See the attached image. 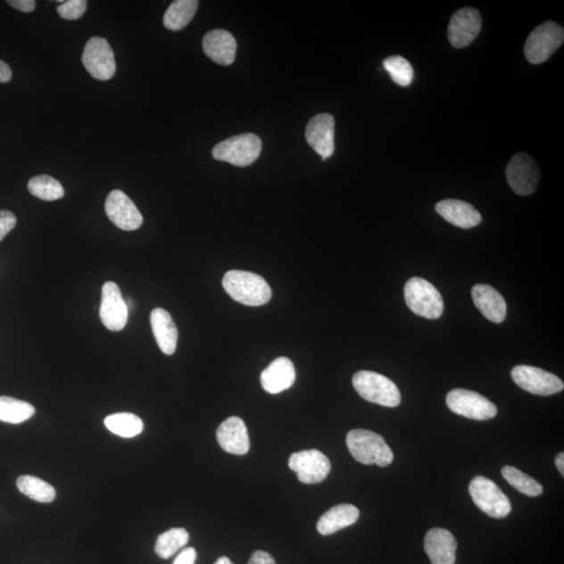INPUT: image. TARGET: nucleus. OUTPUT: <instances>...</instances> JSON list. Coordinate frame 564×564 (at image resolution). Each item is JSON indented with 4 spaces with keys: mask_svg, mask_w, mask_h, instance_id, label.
Returning <instances> with one entry per match:
<instances>
[{
    "mask_svg": "<svg viewBox=\"0 0 564 564\" xmlns=\"http://www.w3.org/2000/svg\"><path fill=\"white\" fill-rule=\"evenodd\" d=\"M223 286L236 302L248 306H261L272 297L271 286L261 275L232 270L225 274Z\"/></svg>",
    "mask_w": 564,
    "mask_h": 564,
    "instance_id": "nucleus-1",
    "label": "nucleus"
},
{
    "mask_svg": "<svg viewBox=\"0 0 564 564\" xmlns=\"http://www.w3.org/2000/svg\"><path fill=\"white\" fill-rule=\"evenodd\" d=\"M346 444L352 456L361 464L386 468L394 461V452L377 433L360 428L352 430L347 434Z\"/></svg>",
    "mask_w": 564,
    "mask_h": 564,
    "instance_id": "nucleus-2",
    "label": "nucleus"
},
{
    "mask_svg": "<svg viewBox=\"0 0 564 564\" xmlns=\"http://www.w3.org/2000/svg\"><path fill=\"white\" fill-rule=\"evenodd\" d=\"M352 384L365 401L387 408H395L402 402L397 386L390 378L372 371H359L354 374Z\"/></svg>",
    "mask_w": 564,
    "mask_h": 564,
    "instance_id": "nucleus-3",
    "label": "nucleus"
},
{
    "mask_svg": "<svg viewBox=\"0 0 564 564\" xmlns=\"http://www.w3.org/2000/svg\"><path fill=\"white\" fill-rule=\"evenodd\" d=\"M404 300L408 308L427 319H438L444 314V303L439 291L431 282L413 278L404 286Z\"/></svg>",
    "mask_w": 564,
    "mask_h": 564,
    "instance_id": "nucleus-4",
    "label": "nucleus"
},
{
    "mask_svg": "<svg viewBox=\"0 0 564 564\" xmlns=\"http://www.w3.org/2000/svg\"><path fill=\"white\" fill-rule=\"evenodd\" d=\"M261 152V140L255 134L237 135L214 146L212 156L219 162L245 168L254 163Z\"/></svg>",
    "mask_w": 564,
    "mask_h": 564,
    "instance_id": "nucleus-5",
    "label": "nucleus"
},
{
    "mask_svg": "<svg viewBox=\"0 0 564 564\" xmlns=\"http://www.w3.org/2000/svg\"><path fill=\"white\" fill-rule=\"evenodd\" d=\"M564 41V29L560 24L547 21L537 27L525 43V57L529 63L538 65L549 60Z\"/></svg>",
    "mask_w": 564,
    "mask_h": 564,
    "instance_id": "nucleus-6",
    "label": "nucleus"
},
{
    "mask_svg": "<svg viewBox=\"0 0 564 564\" xmlns=\"http://www.w3.org/2000/svg\"><path fill=\"white\" fill-rule=\"evenodd\" d=\"M469 494L483 512L494 518H504L512 508L508 496L488 477L477 476L469 484Z\"/></svg>",
    "mask_w": 564,
    "mask_h": 564,
    "instance_id": "nucleus-7",
    "label": "nucleus"
},
{
    "mask_svg": "<svg viewBox=\"0 0 564 564\" xmlns=\"http://www.w3.org/2000/svg\"><path fill=\"white\" fill-rule=\"evenodd\" d=\"M447 407L452 412L466 419L489 420L498 414L495 404L477 392L465 389H453L446 396Z\"/></svg>",
    "mask_w": 564,
    "mask_h": 564,
    "instance_id": "nucleus-8",
    "label": "nucleus"
},
{
    "mask_svg": "<svg viewBox=\"0 0 564 564\" xmlns=\"http://www.w3.org/2000/svg\"><path fill=\"white\" fill-rule=\"evenodd\" d=\"M515 384L529 394L549 396L560 394L564 384L555 374L541 369V368L518 365L511 371Z\"/></svg>",
    "mask_w": 564,
    "mask_h": 564,
    "instance_id": "nucleus-9",
    "label": "nucleus"
},
{
    "mask_svg": "<svg viewBox=\"0 0 564 564\" xmlns=\"http://www.w3.org/2000/svg\"><path fill=\"white\" fill-rule=\"evenodd\" d=\"M82 61L91 77L100 81H108L115 75L116 64L112 48L102 37H92L86 43Z\"/></svg>",
    "mask_w": 564,
    "mask_h": 564,
    "instance_id": "nucleus-10",
    "label": "nucleus"
},
{
    "mask_svg": "<svg viewBox=\"0 0 564 564\" xmlns=\"http://www.w3.org/2000/svg\"><path fill=\"white\" fill-rule=\"evenodd\" d=\"M506 178L515 194L529 195L536 191L541 170L535 159L525 153H518L508 163Z\"/></svg>",
    "mask_w": 564,
    "mask_h": 564,
    "instance_id": "nucleus-11",
    "label": "nucleus"
},
{
    "mask_svg": "<svg viewBox=\"0 0 564 564\" xmlns=\"http://www.w3.org/2000/svg\"><path fill=\"white\" fill-rule=\"evenodd\" d=\"M289 466L297 474L298 480L304 484L323 482L332 469L329 459L317 450L294 452Z\"/></svg>",
    "mask_w": 564,
    "mask_h": 564,
    "instance_id": "nucleus-12",
    "label": "nucleus"
},
{
    "mask_svg": "<svg viewBox=\"0 0 564 564\" xmlns=\"http://www.w3.org/2000/svg\"><path fill=\"white\" fill-rule=\"evenodd\" d=\"M100 317L104 327L120 332L128 323L129 309L118 285L112 281L103 286Z\"/></svg>",
    "mask_w": 564,
    "mask_h": 564,
    "instance_id": "nucleus-13",
    "label": "nucleus"
},
{
    "mask_svg": "<svg viewBox=\"0 0 564 564\" xmlns=\"http://www.w3.org/2000/svg\"><path fill=\"white\" fill-rule=\"evenodd\" d=\"M105 210L110 220L121 230H137L144 223V218L137 205L120 189L108 195Z\"/></svg>",
    "mask_w": 564,
    "mask_h": 564,
    "instance_id": "nucleus-14",
    "label": "nucleus"
},
{
    "mask_svg": "<svg viewBox=\"0 0 564 564\" xmlns=\"http://www.w3.org/2000/svg\"><path fill=\"white\" fill-rule=\"evenodd\" d=\"M305 138L322 161L332 157L335 152V118L328 113L314 116L306 127Z\"/></svg>",
    "mask_w": 564,
    "mask_h": 564,
    "instance_id": "nucleus-15",
    "label": "nucleus"
},
{
    "mask_svg": "<svg viewBox=\"0 0 564 564\" xmlns=\"http://www.w3.org/2000/svg\"><path fill=\"white\" fill-rule=\"evenodd\" d=\"M482 28V17L475 9H462L452 17L449 40L452 46L464 48L473 43Z\"/></svg>",
    "mask_w": 564,
    "mask_h": 564,
    "instance_id": "nucleus-16",
    "label": "nucleus"
},
{
    "mask_svg": "<svg viewBox=\"0 0 564 564\" xmlns=\"http://www.w3.org/2000/svg\"><path fill=\"white\" fill-rule=\"evenodd\" d=\"M217 439L220 447L233 455H246L250 450L247 427L240 417L232 416L220 423Z\"/></svg>",
    "mask_w": 564,
    "mask_h": 564,
    "instance_id": "nucleus-17",
    "label": "nucleus"
},
{
    "mask_svg": "<svg viewBox=\"0 0 564 564\" xmlns=\"http://www.w3.org/2000/svg\"><path fill=\"white\" fill-rule=\"evenodd\" d=\"M296 379L295 367L290 359L280 357L262 371L261 382L270 394H278L292 387Z\"/></svg>",
    "mask_w": 564,
    "mask_h": 564,
    "instance_id": "nucleus-18",
    "label": "nucleus"
},
{
    "mask_svg": "<svg viewBox=\"0 0 564 564\" xmlns=\"http://www.w3.org/2000/svg\"><path fill=\"white\" fill-rule=\"evenodd\" d=\"M426 553L433 564H455L457 541L450 531L435 528L425 539Z\"/></svg>",
    "mask_w": 564,
    "mask_h": 564,
    "instance_id": "nucleus-19",
    "label": "nucleus"
},
{
    "mask_svg": "<svg viewBox=\"0 0 564 564\" xmlns=\"http://www.w3.org/2000/svg\"><path fill=\"white\" fill-rule=\"evenodd\" d=\"M203 50L208 58L220 65L228 66L235 62L236 41L225 29H213L203 39Z\"/></svg>",
    "mask_w": 564,
    "mask_h": 564,
    "instance_id": "nucleus-20",
    "label": "nucleus"
},
{
    "mask_svg": "<svg viewBox=\"0 0 564 564\" xmlns=\"http://www.w3.org/2000/svg\"><path fill=\"white\" fill-rule=\"evenodd\" d=\"M474 303L481 314L494 323H502L507 315V304L504 297L487 285H477L471 291Z\"/></svg>",
    "mask_w": 564,
    "mask_h": 564,
    "instance_id": "nucleus-21",
    "label": "nucleus"
},
{
    "mask_svg": "<svg viewBox=\"0 0 564 564\" xmlns=\"http://www.w3.org/2000/svg\"><path fill=\"white\" fill-rule=\"evenodd\" d=\"M436 212L447 222L462 229L474 228L482 222L479 212L473 205L460 200H444L436 205Z\"/></svg>",
    "mask_w": 564,
    "mask_h": 564,
    "instance_id": "nucleus-22",
    "label": "nucleus"
},
{
    "mask_svg": "<svg viewBox=\"0 0 564 564\" xmlns=\"http://www.w3.org/2000/svg\"><path fill=\"white\" fill-rule=\"evenodd\" d=\"M150 322L159 348L164 354H174L179 333L170 312L161 308L153 310Z\"/></svg>",
    "mask_w": 564,
    "mask_h": 564,
    "instance_id": "nucleus-23",
    "label": "nucleus"
},
{
    "mask_svg": "<svg viewBox=\"0 0 564 564\" xmlns=\"http://www.w3.org/2000/svg\"><path fill=\"white\" fill-rule=\"evenodd\" d=\"M359 518L360 511L357 507L352 504L336 505L322 515L317 524V529L324 536L334 535L357 523Z\"/></svg>",
    "mask_w": 564,
    "mask_h": 564,
    "instance_id": "nucleus-24",
    "label": "nucleus"
},
{
    "mask_svg": "<svg viewBox=\"0 0 564 564\" xmlns=\"http://www.w3.org/2000/svg\"><path fill=\"white\" fill-rule=\"evenodd\" d=\"M199 3L197 0H176L171 3L163 17L164 27L170 30H180L192 21Z\"/></svg>",
    "mask_w": 564,
    "mask_h": 564,
    "instance_id": "nucleus-25",
    "label": "nucleus"
},
{
    "mask_svg": "<svg viewBox=\"0 0 564 564\" xmlns=\"http://www.w3.org/2000/svg\"><path fill=\"white\" fill-rule=\"evenodd\" d=\"M36 412L32 404L9 396H0V421L20 425L32 419Z\"/></svg>",
    "mask_w": 564,
    "mask_h": 564,
    "instance_id": "nucleus-26",
    "label": "nucleus"
},
{
    "mask_svg": "<svg viewBox=\"0 0 564 564\" xmlns=\"http://www.w3.org/2000/svg\"><path fill=\"white\" fill-rule=\"evenodd\" d=\"M105 426L110 432L122 438H133L144 431L143 420L132 413L109 415L106 417Z\"/></svg>",
    "mask_w": 564,
    "mask_h": 564,
    "instance_id": "nucleus-27",
    "label": "nucleus"
},
{
    "mask_svg": "<svg viewBox=\"0 0 564 564\" xmlns=\"http://www.w3.org/2000/svg\"><path fill=\"white\" fill-rule=\"evenodd\" d=\"M17 488L28 498L39 502H51L56 499V490L51 485L33 476L18 477Z\"/></svg>",
    "mask_w": 564,
    "mask_h": 564,
    "instance_id": "nucleus-28",
    "label": "nucleus"
},
{
    "mask_svg": "<svg viewBox=\"0 0 564 564\" xmlns=\"http://www.w3.org/2000/svg\"><path fill=\"white\" fill-rule=\"evenodd\" d=\"M189 542V535L186 529L173 528L159 535L155 552L162 560H169L174 556L178 551H180Z\"/></svg>",
    "mask_w": 564,
    "mask_h": 564,
    "instance_id": "nucleus-29",
    "label": "nucleus"
},
{
    "mask_svg": "<svg viewBox=\"0 0 564 564\" xmlns=\"http://www.w3.org/2000/svg\"><path fill=\"white\" fill-rule=\"evenodd\" d=\"M29 192L34 197L45 201H56L64 197L62 184L48 175L32 178L28 184Z\"/></svg>",
    "mask_w": 564,
    "mask_h": 564,
    "instance_id": "nucleus-30",
    "label": "nucleus"
},
{
    "mask_svg": "<svg viewBox=\"0 0 564 564\" xmlns=\"http://www.w3.org/2000/svg\"><path fill=\"white\" fill-rule=\"evenodd\" d=\"M502 476L511 486L526 495L538 496L543 492L542 484H539L530 476L524 474L523 471L513 468V466H505L502 469Z\"/></svg>",
    "mask_w": 564,
    "mask_h": 564,
    "instance_id": "nucleus-31",
    "label": "nucleus"
},
{
    "mask_svg": "<svg viewBox=\"0 0 564 564\" xmlns=\"http://www.w3.org/2000/svg\"><path fill=\"white\" fill-rule=\"evenodd\" d=\"M384 69L387 70L394 82L402 87H408L413 82L414 70L409 61L401 56H392L384 61Z\"/></svg>",
    "mask_w": 564,
    "mask_h": 564,
    "instance_id": "nucleus-32",
    "label": "nucleus"
},
{
    "mask_svg": "<svg viewBox=\"0 0 564 564\" xmlns=\"http://www.w3.org/2000/svg\"><path fill=\"white\" fill-rule=\"evenodd\" d=\"M86 9H87L86 0H70L60 4L57 11L63 20L77 21L84 15Z\"/></svg>",
    "mask_w": 564,
    "mask_h": 564,
    "instance_id": "nucleus-33",
    "label": "nucleus"
},
{
    "mask_svg": "<svg viewBox=\"0 0 564 564\" xmlns=\"http://www.w3.org/2000/svg\"><path fill=\"white\" fill-rule=\"evenodd\" d=\"M17 219L13 212L0 211V242L15 228Z\"/></svg>",
    "mask_w": 564,
    "mask_h": 564,
    "instance_id": "nucleus-34",
    "label": "nucleus"
},
{
    "mask_svg": "<svg viewBox=\"0 0 564 564\" xmlns=\"http://www.w3.org/2000/svg\"><path fill=\"white\" fill-rule=\"evenodd\" d=\"M197 560V551L194 548H187L180 552L173 564H195Z\"/></svg>",
    "mask_w": 564,
    "mask_h": 564,
    "instance_id": "nucleus-35",
    "label": "nucleus"
},
{
    "mask_svg": "<svg viewBox=\"0 0 564 564\" xmlns=\"http://www.w3.org/2000/svg\"><path fill=\"white\" fill-rule=\"evenodd\" d=\"M248 564H276L274 558L265 551H255Z\"/></svg>",
    "mask_w": 564,
    "mask_h": 564,
    "instance_id": "nucleus-36",
    "label": "nucleus"
},
{
    "mask_svg": "<svg viewBox=\"0 0 564 564\" xmlns=\"http://www.w3.org/2000/svg\"><path fill=\"white\" fill-rule=\"evenodd\" d=\"M8 4L12 8L24 12V13H30L36 7L34 0H11Z\"/></svg>",
    "mask_w": 564,
    "mask_h": 564,
    "instance_id": "nucleus-37",
    "label": "nucleus"
},
{
    "mask_svg": "<svg viewBox=\"0 0 564 564\" xmlns=\"http://www.w3.org/2000/svg\"><path fill=\"white\" fill-rule=\"evenodd\" d=\"M12 79V70L10 66L0 60V83H8Z\"/></svg>",
    "mask_w": 564,
    "mask_h": 564,
    "instance_id": "nucleus-38",
    "label": "nucleus"
},
{
    "mask_svg": "<svg viewBox=\"0 0 564 564\" xmlns=\"http://www.w3.org/2000/svg\"><path fill=\"white\" fill-rule=\"evenodd\" d=\"M555 464H556V468L558 471H560V473L563 477L564 476V452H563L560 453H558L555 459Z\"/></svg>",
    "mask_w": 564,
    "mask_h": 564,
    "instance_id": "nucleus-39",
    "label": "nucleus"
},
{
    "mask_svg": "<svg viewBox=\"0 0 564 564\" xmlns=\"http://www.w3.org/2000/svg\"><path fill=\"white\" fill-rule=\"evenodd\" d=\"M214 564H233L231 562V560H229V558L227 557H220L219 558L218 561Z\"/></svg>",
    "mask_w": 564,
    "mask_h": 564,
    "instance_id": "nucleus-40",
    "label": "nucleus"
}]
</instances>
